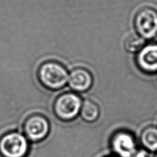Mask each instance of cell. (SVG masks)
<instances>
[{"mask_svg":"<svg viewBox=\"0 0 157 157\" xmlns=\"http://www.w3.org/2000/svg\"><path fill=\"white\" fill-rule=\"evenodd\" d=\"M40 83L49 90L62 88L68 82L69 74L65 67L56 61H48L41 64L38 70Z\"/></svg>","mask_w":157,"mask_h":157,"instance_id":"1","label":"cell"},{"mask_svg":"<svg viewBox=\"0 0 157 157\" xmlns=\"http://www.w3.org/2000/svg\"><path fill=\"white\" fill-rule=\"evenodd\" d=\"M82 103L81 97L74 92L61 94L54 103L55 114L64 121L73 120L80 114Z\"/></svg>","mask_w":157,"mask_h":157,"instance_id":"2","label":"cell"},{"mask_svg":"<svg viewBox=\"0 0 157 157\" xmlns=\"http://www.w3.org/2000/svg\"><path fill=\"white\" fill-rule=\"evenodd\" d=\"M28 139L18 132H11L0 138V155L2 157H26L29 153Z\"/></svg>","mask_w":157,"mask_h":157,"instance_id":"3","label":"cell"},{"mask_svg":"<svg viewBox=\"0 0 157 157\" xmlns=\"http://www.w3.org/2000/svg\"><path fill=\"white\" fill-rule=\"evenodd\" d=\"M110 147L117 157H132L139 149L135 136L125 130H118L112 135Z\"/></svg>","mask_w":157,"mask_h":157,"instance_id":"4","label":"cell"},{"mask_svg":"<svg viewBox=\"0 0 157 157\" xmlns=\"http://www.w3.org/2000/svg\"><path fill=\"white\" fill-rule=\"evenodd\" d=\"M137 34L145 39H152L157 35V11L150 7L140 9L134 18Z\"/></svg>","mask_w":157,"mask_h":157,"instance_id":"5","label":"cell"},{"mask_svg":"<svg viewBox=\"0 0 157 157\" xmlns=\"http://www.w3.org/2000/svg\"><path fill=\"white\" fill-rule=\"evenodd\" d=\"M23 129L28 140L33 142H39L48 135L50 124L46 117L35 114L26 120Z\"/></svg>","mask_w":157,"mask_h":157,"instance_id":"6","label":"cell"},{"mask_svg":"<svg viewBox=\"0 0 157 157\" xmlns=\"http://www.w3.org/2000/svg\"><path fill=\"white\" fill-rule=\"evenodd\" d=\"M136 63L139 68L146 73L157 72V44L145 46L138 52Z\"/></svg>","mask_w":157,"mask_h":157,"instance_id":"7","label":"cell"},{"mask_svg":"<svg viewBox=\"0 0 157 157\" xmlns=\"http://www.w3.org/2000/svg\"><path fill=\"white\" fill-rule=\"evenodd\" d=\"M68 83L70 87L75 92H86L93 84V76L88 70L77 68L70 73Z\"/></svg>","mask_w":157,"mask_h":157,"instance_id":"8","label":"cell"},{"mask_svg":"<svg viewBox=\"0 0 157 157\" xmlns=\"http://www.w3.org/2000/svg\"><path fill=\"white\" fill-rule=\"evenodd\" d=\"M139 141L144 149L148 152H157V127L149 125L143 129L139 135Z\"/></svg>","mask_w":157,"mask_h":157,"instance_id":"9","label":"cell"},{"mask_svg":"<svg viewBox=\"0 0 157 157\" xmlns=\"http://www.w3.org/2000/svg\"><path fill=\"white\" fill-rule=\"evenodd\" d=\"M80 115L86 122L94 123L100 116L99 106L94 101L86 99L82 103Z\"/></svg>","mask_w":157,"mask_h":157,"instance_id":"10","label":"cell"},{"mask_svg":"<svg viewBox=\"0 0 157 157\" xmlns=\"http://www.w3.org/2000/svg\"><path fill=\"white\" fill-rule=\"evenodd\" d=\"M145 46V39L138 34H132L126 38L124 47L128 52H139Z\"/></svg>","mask_w":157,"mask_h":157,"instance_id":"11","label":"cell"},{"mask_svg":"<svg viewBox=\"0 0 157 157\" xmlns=\"http://www.w3.org/2000/svg\"><path fill=\"white\" fill-rule=\"evenodd\" d=\"M132 157H149V154L144 148H139L136 153Z\"/></svg>","mask_w":157,"mask_h":157,"instance_id":"12","label":"cell"},{"mask_svg":"<svg viewBox=\"0 0 157 157\" xmlns=\"http://www.w3.org/2000/svg\"><path fill=\"white\" fill-rule=\"evenodd\" d=\"M105 157H117V156H105Z\"/></svg>","mask_w":157,"mask_h":157,"instance_id":"13","label":"cell"},{"mask_svg":"<svg viewBox=\"0 0 157 157\" xmlns=\"http://www.w3.org/2000/svg\"><path fill=\"white\" fill-rule=\"evenodd\" d=\"M155 157H157V152L155 153Z\"/></svg>","mask_w":157,"mask_h":157,"instance_id":"14","label":"cell"}]
</instances>
